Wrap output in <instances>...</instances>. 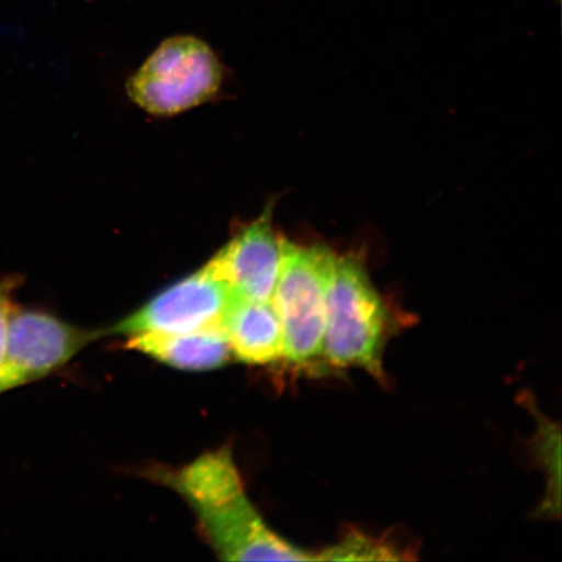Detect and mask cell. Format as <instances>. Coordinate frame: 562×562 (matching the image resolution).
I'll list each match as a JSON object with an SVG mask.
<instances>
[{
  "label": "cell",
  "instance_id": "cell-5",
  "mask_svg": "<svg viewBox=\"0 0 562 562\" xmlns=\"http://www.w3.org/2000/svg\"><path fill=\"white\" fill-rule=\"evenodd\" d=\"M103 334L69 325L47 313L12 307L0 393L52 374Z\"/></svg>",
  "mask_w": 562,
  "mask_h": 562
},
{
  "label": "cell",
  "instance_id": "cell-2",
  "mask_svg": "<svg viewBox=\"0 0 562 562\" xmlns=\"http://www.w3.org/2000/svg\"><path fill=\"white\" fill-rule=\"evenodd\" d=\"M389 311L360 258L335 255L326 291L323 358L337 368H360L384 379Z\"/></svg>",
  "mask_w": 562,
  "mask_h": 562
},
{
  "label": "cell",
  "instance_id": "cell-6",
  "mask_svg": "<svg viewBox=\"0 0 562 562\" xmlns=\"http://www.w3.org/2000/svg\"><path fill=\"white\" fill-rule=\"evenodd\" d=\"M235 292L214 267L206 263L191 277L167 288L137 312L108 329V334H180L223 326Z\"/></svg>",
  "mask_w": 562,
  "mask_h": 562
},
{
  "label": "cell",
  "instance_id": "cell-8",
  "mask_svg": "<svg viewBox=\"0 0 562 562\" xmlns=\"http://www.w3.org/2000/svg\"><path fill=\"white\" fill-rule=\"evenodd\" d=\"M223 328L237 360L248 364L283 360V326L272 301L244 299L235 293L223 316Z\"/></svg>",
  "mask_w": 562,
  "mask_h": 562
},
{
  "label": "cell",
  "instance_id": "cell-1",
  "mask_svg": "<svg viewBox=\"0 0 562 562\" xmlns=\"http://www.w3.org/2000/svg\"><path fill=\"white\" fill-rule=\"evenodd\" d=\"M184 498L200 531L224 561H318L278 536L251 503L229 447L207 452L187 467L156 475Z\"/></svg>",
  "mask_w": 562,
  "mask_h": 562
},
{
  "label": "cell",
  "instance_id": "cell-10",
  "mask_svg": "<svg viewBox=\"0 0 562 562\" xmlns=\"http://www.w3.org/2000/svg\"><path fill=\"white\" fill-rule=\"evenodd\" d=\"M11 301L7 296V292L0 288V370H2L5 339H7V326H9V316L11 313Z\"/></svg>",
  "mask_w": 562,
  "mask_h": 562
},
{
  "label": "cell",
  "instance_id": "cell-7",
  "mask_svg": "<svg viewBox=\"0 0 562 562\" xmlns=\"http://www.w3.org/2000/svg\"><path fill=\"white\" fill-rule=\"evenodd\" d=\"M286 238L272 227L271 210L238 231L209 262L227 281L238 296L255 301H272Z\"/></svg>",
  "mask_w": 562,
  "mask_h": 562
},
{
  "label": "cell",
  "instance_id": "cell-4",
  "mask_svg": "<svg viewBox=\"0 0 562 562\" xmlns=\"http://www.w3.org/2000/svg\"><path fill=\"white\" fill-rule=\"evenodd\" d=\"M223 68L205 42L179 35L161 44L128 82V93L153 115H176L213 98Z\"/></svg>",
  "mask_w": 562,
  "mask_h": 562
},
{
  "label": "cell",
  "instance_id": "cell-3",
  "mask_svg": "<svg viewBox=\"0 0 562 562\" xmlns=\"http://www.w3.org/2000/svg\"><path fill=\"white\" fill-rule=\"evenodd\" d=\"M334 257L323 245L285 243L272 304L283 326L284 358L297 367H311L323 358L326 291Z\"/></svg>",
  "mask_w": 562,
  "mask_h": 562
},
{
  "label": "cell",
  "instance_id": "cell-9",
  "mask_svg": "<svg viewBox=\"0 0 562 562\" xmlns=\"http://www.w3.org/2000/svg\"><path fill=\"white\" fill-rule=\"evenodd\" d=\"M126 348L160 363L186 371H209L224 367L232 350L223 326L180 334L130 336Z\"/></svg>",
  "mask_w": 562,
  "mask_h": 562
}]
</instances>
